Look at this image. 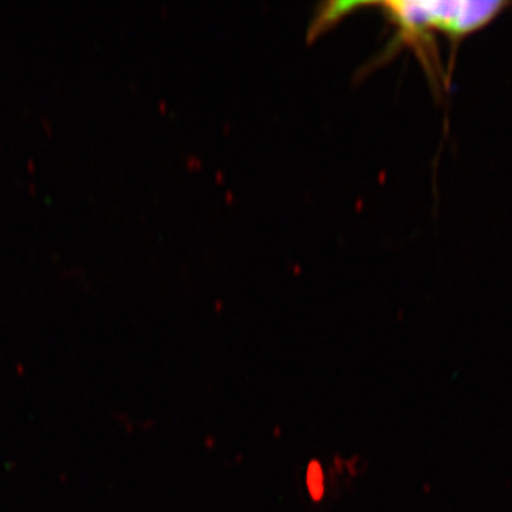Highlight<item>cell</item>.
<instances>
[{
    "mask_svg": "<svg viewBox=\"0 0 512 512\" xmlns=\"http://www.w3.org/2000/svg\"><path fill=\"white\" fill-rule=\"evenodd\" d=\"M505 2H387V15L409 43L423 46L430 32H441L453 40L473 35L493 22Z\"/></svg>",
    "mask_w": 512,
    "mask_h": 512,
    "instance_id": "6da1fadb",
    "label": "cell"
},
{
    "mask_svg": "<svg viewBox=\"0 0 512 512\" xmlns=\"http://www.w3.org/2000/svg\"><path fill=\"white\" fill-rule=\"evenodd\" d=\"M313 480V485H311V491H312V494H318L319 497H320V494H322V483H323V478H322V474H320V468L318 467H312L311 470H309V476H308V481H312Z\"/></svg>",
    "mask_w": 512,
    "mask_h": 512,
    "instance_id": "7a4b0ae2",
    "label": "cell"
}]
</instances>
